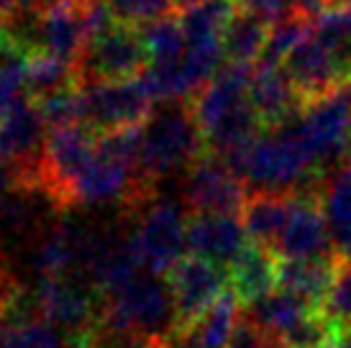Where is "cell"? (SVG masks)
<instances>
[{"label":"cell","mask_w":351,"mask_h":348,"mask_svg":"<svg viewBox=\"0 0 351 348\" xmlns=\"http://www.w3.org/2000/svg\"><path fill=\"white\" fill-rule=\"evenodd\" d=\"M234 174L246 184L249 195H298L321 190V179L313 172L311 159L298 138L295 121L262 131L234 166Z\"/></svg>","instance_id":"obj_1"},{"label":"cell","mask_w":351,"mask_h":348,"mask_svg":"<svg viewBox=\"0 0 351 348\" xmlns=\"http://www.w3.org/2000/svg\"><path fill=\"white\" fill-rule=\"evenodd\" d=\"M205 138L190 103H167L141 126L138 174L154 187L159 179L190 169L205 154Z\"/></svg>","instance_id":"obj_2"},{"label":"cell","mask_w":351,"mask_h":348,"mask_svg":"<svg viewBox=\"0 0 351 348\" xmlns=\"http://www.w3.org/2000/svg\"><path fill=\"white\" fill-rule=\"evenodd\" d=\"M295 131L323 184L351 159V85L305 103L295 118Z\"/></svg>","instance_id":"obj_3"},{"label":"cell","mask_w":351,"mask_h":348,"mask_svg":"<svg viewBox=\"0 0 351 348\" xmlns=\"http://www.w3.org/2000/svg\"><path fill=\"white\" fill-rule=\"evenodd\" d=\"M136 218V225L131 231V246L138 256L141 269L167 277L187 251V213L182 205H177L169 197H156L131 210Z\"/></svg>","instance_id":"obj_4"},{"label":"cell","mask_w":351,"mask_h":348,"mask_svg":"<svg viewBox=\"0 0 351 348\" xmlns=\"http://www.w3.org/2000/svg\"><path fill=\"white\" fill-rule=\"evenodd\" d=\"M98 134L88 126H72L49 131L39 166V192L54 208H69L72 190L82 172L93 162Z\"/></svg>","instance_id":"obj_5"},{"label":"cell","mask_w":351,"mask_h":348,"mask_svg":"<svg viewBox=\"0 0 351 348\" xmlns=\"http://www.w3.org/2000/svg\"><path fill=\"white\" fill-rule=\"evenodd\" d=\"M149 67V57L138 26L118 21L103 36L85 44L77 69L80 85H103V82H126L138 77Z\"/></svg>","instance_id":"obj_6"},{"label":"cell","mask_w":351,"mask_h":348,"mask_svg":"<svg viewBox=\"0 0 351 348\" xmlns=\"http://www.w3.org/2000/svg\"><path fill=\"white\" fill-rule=\"evenodd\" d=\"M85 87V126L93 134H110L121 128L144 126L154 113V100L149 95L141 75L126 82H103Z\"/></svg>","instance_id":"obj_7"},{"label":"cell","mask_w":351,"mask_h":348,"mask_svg":"<svg viewBox=\"0 0 351 348\" xmlns=\"http://www.w3.org/2000/svg\"><path fill=\"white\" fill-rule=\"evenodd\" d=\"M167 284L175 300L180 338H185L205 318V312L213 308L215 300L228 290V274L223 266H218L213 261L185 256L167 274Z\"/></svg>","instance_id":"obj_8"},{"label":"cell","mask_w":351,"mask_h":348,"mask_svg":"<svg viewBox=\"0 0 351 348\" xmlns=\"http://www.w3.org/2000/svg\"><path fill=\"white\" fill-rule=\"evenodd\" d=\"M246 197V184L218 156L205 151L187 169L185 203L190 215H241Z\"/></svg>","instance_id":"obj_9"},{"label":"cell","mask_w":351,"mask_h":348,"mask_svg":"<svg viewBox=\"0 0 351 348\" xmlns=\"http://www.w3.org/2000/svg\"><path fill=\"white\" fill-rule=\"evenodd\" d=\"M272 253L280 261H321L339 259L333 251L328 223L323 215L318 192H298L290 221ZM341 261V259H339Z\"/></svg>","instance_id":"obj_10"},{"label":"cell","mask_w":351,"mask_h":348,"mask_svg":"<svg viewBox=\"0 0 351 348\" xmlns=\"http://www.w3.org/2000/svg\"><path fill=\"white\" fill-rule=\"evenodd\" d=\"M98 292L80 279H47L39 282L34 295L36 315L51 323L54 328H64L72 336L88 333L95 328L100 310Z\"/></svg>","instance_id":"obj_11"},{"label":"cell","mask_w":351,"mask_h":348,"mask_svg":"<svg viewBox=\"0 0 351 348\" xmlns=\"http://www.w3.org/2000/svg\"><path fill=\"white\" fill-rule=\"evenodd\" d=\"M282 69L293 82L302 105L351 85L349 72L341 67V62L333 57L313 34H308L293 49V54L285 59Z\"/></svg>","instance_id":"obj_12"},{"label":"cell","mask_w":351,"mask_h":348,"mask_svg":"<svg viewBox=\"0 0 351 348\" xmlns=\"http://www.w3.org/2000/svg\"><path fill=\"white\" fill-rule=\"evenodd\" d=\"M244 225L239 215H190L187 218V251L190 256L213 261L228 269L246 249Z\"/></svg>","instance_id":"obj_13"},{"label":"cell","mask_w":351,"mask_h":348,"mask_svg":"<svg viewBox=\"0 0 351 348\" xmlns=\"http://www.w3.org/2000/svg\"><path fill=\"white\" fill-rule=\"evenodd\" d=\"M249 100L264 131L290 123L302 110V100L295 92L290 77L285 75L282 64H269V62H259L254 67Z\"/></svg>","instance_id":"obj_14"},{"label":"cell","mask_w":351,"mask_h":348,"mask_svg":"<svg viewBox=\"0 0 351 348\" xmlns=\"http://www.w3.org/2000/svg\"><path fill=\"white\" fill-rule=\"evenodd\" d=\"M39 41L41 54L62 59L67 64H77L85 51V23L80 0H64L39 16Z\"/></svg>","instance_id":"obj_15"},{"label":"cell","mask_w":351,"mask_h":348,"mask_svg":"<svg viewBox=\"0 0 351 348\" xmlns=\"http://www.w3.org/2000/svg\"><path fill=\"white\" fill-rule=\"evenodd\" d=\"M277 269H280V259L272 251L246 243L244 251L226 269L228 287L234 290L239 302H246V308H249L252 302L262 300L269 292L277 290Z\"/></svg>","instance_id":"obj_16"},{"label":"cell","mask_w":351,"mask_h":348,"mask_svg":"<svg viewBox=\"0 0 351 348\" xmlns=\"http://www.w3.org/2000/svg\"><path fill=\"white\" fill-rule=\"evenodd\" d=\"M295 195H249L241 208V225L249 243L272 251L293 213Z\"/></svg>","instance_id":"obj_17"},{"label":"cell","mask_w":351,"mask_h":348,"mask_svg":"<svg viewBox=\"0 0 351 348\" xmlns=\"http://www.w3.org/2000/svg\"><path fill=\"white\" fill-rule=\"evenodd\" d=\"M341 261L321 259V261H280L277 269V290H285L311 302L313 308H326L333 282L339 274Z\"/></svg>","instance_id":"obj_18"},{"label":"cell","mask_w":351,"mask_h":348,"mask_svg":"<svg viewBox=\"0 0 351 348\" xmlns=\"http://www.w3.org/2000/svg\"><path fill=\"white\" fill-rule=\"evenodd\" d=\"M318 197L328 223L333 251L341 261L351 259V159L323 179Z\"/></svg>","instance_id":"obj_19"},{"label":"cell","mask_w":351,"mask_h":348,"mask_svg":"<svg viewBox=\"0 0 351 348\" xmlns=\"http://www.w3.org/2000/svg\"><path fill=\"white\" fill-rule=\"evenodd\" d=\"M267 39H269V26L239 8L223 34V54L228 64L256 67V62L264 54Z\"/></svg>","instance_id":"obj_20"},{"label":"cell","mask_w":351,"mask_h":348,"mask_svg":"<svg viewBox=\"0 0 351 348\" xmlns=\"http://www.w3.org/2000/svg\"><path fill=\"white\" fill-rule=\"evenodd\" d=\"M144 49H147L149 64H172L185 57V31L182 23L175 16H162L156 21H149L138 26Z\"/></svg>","instance_id":"obj_21"},{"label":"cell","mask_w":351,"mask_h":348,"mask_svg":"<svg viewBox=\"0 0 351 348\" xmlns=\"http://www.w3.org/2000/svg\"><path fill=\"white\" fill-rule=\"evenodd\" d=\"M34 103L39 108L49 131L85 126V87L80 82L64 87V90H57L41 100H34Z\"/></svg>","instance_id":"obj_22"},{"label":"cell","mask_w":351,"mask_h":348,"mask_svg":"<svg viewBox=\"0 0 351 348\" xmlns=\"http://www.w3.org/2000/svg\"><path fill=\"white\" fill-rule=\"evenodd\" d=\"M77 82V69L62 62V59L51 57V54H34L29 57L26 64V85H29V95L41 100V97L51 95L57 90L75 85Z\"/></svg>","instance_id":"obj_23"},{"label":"cell","mask_w":351,"mask_h":348,"mask_svg":"<svg viewBox=\"0 0 351 348\" xmlns=\"http://www.w3.org/2000/svg\"><path fill=\"white\" fill-rule=\"evenodd\" d=\"M311 34L341 62L351 77V8H328L311 23Z\"/></svg>","instance_id":"obj_24"},{"label":"cell","mask_w":351,"mask_h":348,"mask_svg":"<svg viewBox=\"0 0 351 348\" xmlns=\"http://www.w3.org/2000/svg\"><path fill=\"white\" fill-rule=\"evenodd\" d=\"M26 64L29 57L5 41V49L0 54V121L29 100Z\"/></svg>","instance_id":"obj_25"},{"label":"cell","mask_w":351,"mask_h":348,"mask_svg":"<svg viewBox=\"0 0 351 348\" xmlns=\"http://www.w3.org/2000/svg\"><path fill=\"white\" fill-rule=\"evenodd\" d=\"M0 348H64V338L51 323L31 315L3 328Z\"/></svg>","instance_id":"obj_26"},{"label":"cell","mask_w":351,"mask_h":348,"mask_svg":"<svg viewBox=\"0 0 351 348\" xmlns=\"http://www.w3.org/2000/svg\"><path fill=\"white\" fill-rule=\"evenodd\" d=\"M311 34V21L293 16V18L282 21L269 29V39L264 47V54L259 62H269V64H285V59L293 54V49L300 44L305 36ZM256 62V64H259Z\"/></svg>","instance_id":"obj_27"},{"label":"cell","mask_w":351,"mask_h":348,"mask_svg":"<svg viewBox=\"0 0 351 348\" xmlns=\"http://www.w3.org/2000/svg\"><path fill=\"white\" fill-rule=\"evenodd\" d=\"M118 21L131 26H144L149 21L169 16L172 0H106Z\"/></svg>","instance_id":"obj_28"},{"label":"cell","mask_w":351,"mask_h":348,"mask_svg":"<svg viewBox=\"0 0 351 348\" xmlns=\"http://www.w3.org/2000/svg\"><path fill=\"white\" fill-rule=\"evenodd\" d=\"M326 312L336 325L351 328V259L341 261V266H339L333 290L326 302Z\"/></svg>","instance_id":"obj_29"},{"label":"cell","mask_w":351,"mask_h":348,"mask_svg":"<svg viewBox=\"0 0 351 348\" xmlns=\"http://www.w3.org/2000/svg\"><path fill=\"white\" fill-rule=\"evenodd\" d=\"M236 3H239V8L256 16L269 29L298 16V0H236Z\"/></svg>","instance_id":"obj_30"},{"label":"cell","mask_w":351,"mask_h":348,"mask_svg":"<svg viewBox=\"0 0 351 348\" xmlns=\"http://www.w3.org/2000/svg\"><path fill=\"white\" fill-rule=\"evenodd\" d=\"M226 348H280V343L274 338H269L256 323H252L249 318H239L231 338L226 343Z\"/></svg>","instance_id":"obj_31"},{"label":"cell","mask_w":351,"mask_h":348,"mask_svg":"<svg viewBox=\"0 0 351 348\" xmlns=\"http://www.w3.org/2000/svg\"><path fill=\"white\" fill-rule=\"evenodd\" d=\"M64 348H103V346H100V340L95 338V333L88 330V333H80V336H69Z\"/></svg>","instance_id":"obj_32"},{"label":"cell","mask_w":351,"mask_h":348,"mask_svg":"<svg viewBox=\"0 0 351 348\" xmlns=\"http://www.w3.org/2000/svg\"><path fill=\"white\" fill-rule=\"evenodd\" d=\"M108 348H169L167 343H156V340H144V338H128V340H116V343H106Z\"/></svg>","instance_id":"obj_33"},{"label":"cell","mask_w":351,"mask_h":348,"mask_svg":"<svg viewBox=\"0 0 351 348\" xmlns=\"http://www.w3.org/2000/svg\"><path fill=\"white\" fill-rule=\"evenodd\" d=\"M13 190V179H10V172L5 166H0V215L5 210V203H8V195Z\"/></svg>","instance_id":"obj_34"},{"label":"cell","mask_w":351,"mask_h":348,"mask_svg":"<svg viewBox=\"0 0 351 348\" xmlns=\"http://www.w3.org/2000/svg\"><path fill=\"white\" fill-rule=\"evenodd\" d=\"M59 3H64V0H21V8H29V10H36V13H44V10L54 8Z\"/></svg>","instance_id":"obj_35"},{"label":"cell","mask_w":351,"mask_h":348,"mask_svg":"<svg viewBox=\"0 0 351 348\" xmlns=\"http://www.w3.org/2000/svg\"><path fill=\"white\" fill-rule=\"evenodd\" d=\"M336 343H339V348H351V328L336 325Z\"/></svg>","instance_id":"obj_36"},{"label":"cell","mask_w":351,"mask_h":348,"mask_svg":"<svg viewBox=\"0 0 351 348\" xmlns=\"http://www.w3.org/2000/svg\"><path fill=\"white\" fill-rule=\"evenodd\" d=\"M21 8V0H0V18H8L10 13Z\"/></svg>","instance_id":"obj_37"},{"label":"cell","mask_w":351,"mask_h":348,"mask_svg":"<svg viewBox=\"0 0 351 348\" xmlns=\"http://www.w3.org/2000/svg\"><path fill=\"white\" fill-rule=\"evenodd\" d=\"M197 3H203V0H172V8H180L185 13V10H190L193 5H197Z\"/></svg>","instance_id":"obj_38"},{"label":"cell","mask_w":351,"mask_h":348,"mask_svg":"<svg viewBox=\"0 0 351 348\" xmlns=\"http://www.w3.org/2000/svg\"><path fill=\"white\" fill-rule=\"evenodd\" d=\"M328 8H351V0H323Z\"/></svg>","instance_id":"obj_39"},{"label":"cell","mask_w":351,"mask_h":348,"mask_svg":"<svg viewBox=\"0 0 351 348\" xmlns=\"http://www.w3.org/2000/svg\"><path fill=\"white\" fill-rule=\"evenodd\" d=\"M5 49V29H3V18H0V54Z\"/></svg>","instance_id":"obj_40"},{"label":"cell","mask_w":351,"mask_h":348,"mask_svg":"<svg viewBox=\"0 0 351 348\" xmlns=\"http://www.w3.org/2000/svg\"><path fill=\"white\" fill-rule=\"evenodd\" d=\"M3 325H5V320H3V315H0V336H3Z\"/></svg>","instance_id":"obj_41"}]
</instances>
